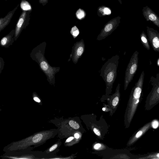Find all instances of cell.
<instances>
[{
    "mask_svg": "<svg viewBox=\"0 0 159 159\" xmlns=\"http://www.w3.org/2000/svg\"><path fill=\"white\" fill-rule=\"evenodd\" d=\"M15 30H12L7 34L3 37L1 40L0 45L5 48H9L15 41Z\"/></svg>",
    "mask_w": 159,
    "mask_h": 159,
    "instance_id": "obj_12",
    "label": "cell"
},
{
    "mask_svg": "<svg viewBox=\"0 0 159 159\" xmlns=\"http://www.w3.org/2000/svg\"><path fill=\"white\" fill-rule=\"evenodd\" d=\"M31 11H22L16 24L14 35L15 41H16L23 29L29 24Z\"/></svg>",
    "mask_w": 159,
    "mask_h": 159,
    "instance_id": "obj_6",
    "label": "cell"
},
{
    "mask_svg": "<svg viewBox=\"0 0 159 159\" xmlns=\"http://www.w3.org/2000/svg\"><path fill=\"white\" fill-rule=\"evenodd\" d=\"M70 33L74 39L76 38L80 34L79 29L76 25H74L71 29Z\"/></svg>",
    "mask_w": 159,
    "mask_h": 159,
    "instance_id": "obj_21",
    "label": "cell"
},
{
    "mask_svg": "<svg viewBox=\"0 0 159 159\" xmlns=\"http://www.w3.org/2000/svg\"><path fill=\"white\" fill-rule=\"evenodd\" d=\"M139 52L135 51L132 56L128 64L125 73L124 90L127 89L129 84L132 80L138 66Z\"/></svg>",
    "mask_w": 159,
    "mask_h": 159,
    "instance_id": "obj_5",
    "label": "cell"
},
{
    "mask_svg": "<svg viewBox=\"0 0 159 159\" xmlns=\"http://www.w3.org/2000/svg\"><path fill=\"white\" fill-rule=\"evenodd\" d=\"M121 0H118L119 1V2H120V3L121 4H122V1H121Z\"/></svg>",
    "mask_w": 159,
    "mask_h": 159,
    "instance_id": "obj_31",
    "label": "cell"
},
{
    "mask_svg": "<svg viewBox=\"0 0 159 159\" xmlns=\"http://www.w3.org/2000/svg\"><path fill=\"white\" fill-rule=\"evenodd\" d=\"M149 83L152 86V88L148 98L152 105L159 100V72L155 76H152L151 77Z\"/></svg>",
    "mask_w": 159,
    "mask_h": 159,
    "instance_id": "obj_8",
    "label": "cell"
},
{
    "mask_svg": "<svg viewBox=\"0 0 159 159\" xmlns=\"http://www.w3.org/2000/svg\"><path fill=\"white\" fill-rule=\"evenodd\" d=\"M5 0V1H7V0Z\"/></svg>",
    "mask_w": 159,
    "mask_h": 159,
    "instance_id": "obj_34",
    "label": "cell"
},
{
    "mask_svg": "<svg viewBox=\"0 0 159 159\" xmlns=\"http://www.w3.org/2000/svg\"><path fill=\"white\" fill-rule=\"evenodd\" d=\"M120 84H118L116 89L115 93L111 96L109 105L111 110L116 109L120 98Z\"/></svg>",
    "mask_w": 159,
    "mask_h": 159,
    "instance_id": "obj_14",
    "label": "cell"
},
{
    "mask_svg": "<svg viewBox=\"0 0 159 159\" xmlns=\"http://www.w3.org/2000/svg\"><path fill=\"white\" fill-rule=\"evenodd\" d=\"M141 42L143 46L147 50H150V46L148 38L144 31H143L140 35Z\"/></svg>",
    "mask_w": 159,
    "mask_h": 159,
    "instance_id": "obj_17",
    "label": "cell"
},
{
    "mask_svg": "<svg viewBox=\"0 0 159 159\" xmlns=\"http://www.w3.org/2000/svg\"><path fill=\"white\" fill-rule=\"evenodd\" d=\"M148 40L153 50L159 52V33L153 28L147 26Z\"/></svg>",
    "mask_w": 159,
    "mask_h": 159,
    "instance_id": "obj_10",
    "label": "cell"
},
{
    "mask_svg": "<svg viewBox=\"0 0 159 159\" xmlns=\"http://www.w3.org/2000/svg\"><path fill=\"white\" fill-rule=\"evenodd\" d=\"M105 108H102V110L104 111H105Z\"/></svg>",
    "mask_w": 159,
    "mask_h": 159,
    "instance_id": "obj_32",
    "label": "cell"
},
{
    "mask_svg": "<svg viewBox=\"0 0 159 159\" xmlns=\"http://www.w3.org/2000/svg\"><path fill=\"white\" fill-rule=\"evenodd\" d=\"M75 15L77 18L80 20L83 19L86 15L84 11L81 8L79 9L76 11Z\"/></svg>",
    "mask_w": 159,
    "mask_h": 159,
    "instance_id": "obj_20",
    "label": "cell"
},
{
    "mask_svg": "<svg viewBox=\"0 0 159 159\" xmlns=\"http://www.w3.org/2000/svg\"><path fill=\"white\" fill-rule=\"evenodd\" d=\"M69 125L70 127L75 129H78L79 128V125L75 121L70 120L69 121Z\"/></svg>",
    "mask_w": 159,
    "mask_h": 159,
    "instance_id": "obj_22",
    "label": "cell"
},
{
    "mask_svg": "<svg viewBox=\"0 0 159 159\" xmlns=\"http://www.w3.org/2000/svg\"><path fill=\"white\" fill-rule=\"evenodd\" d=\"M151 125L153 128L156 129L159 125V123L157 120H154L152 121Z\"/></svg>",
    "mask_w": 159,
    "mask_h": 159,
    "instance_id": "obj_23",
    "label": "cell"
},
{
    "mask_svg": "<svg viewBox=\"0 0 159 159\" xmlns=\"http://www.w3.org/2000/svg\"><path fill=\"white\" fill-rule=\"evenodd\" d=\"M151 124L148 123L141 128L129 141L128 144L131 145L138 140L150 128Z\"/></svg>",
    "mask_w": 159,
    "mask_h": 159,
    "instance_id": "obj_15",
    "label": "cell"
},
{
    "mask_svg": "<svg viewBox=\"0 0 159 159\" xmlns=\"http://www.w3.org/2000/svg\"><path fill=\"white\" fill-rule=\"evenodd\" d=\"M158 64L159 65V61H158Z\"/></svg>",
    "mask_w": 159,
    "mask_h": 159,
    "instance_id": "obj_33",
    "label": "cell"
},
{
    "mask_svg": "<svg viewBox=\"0 0 159 159\" xmlns=\"http://www.w3.org/2000/svg\"><path fill=\"white\" fill-rule=\"evenodd\" d=\"M4 65V61L2 58L0 57V74H1L3 69Z\"/></svg>",
    "mask_w": 159,
    "mask_h": 159,
    "instance_id": "obj_24",
    "label": "cell"
},
{
    "mask_svg": "<svg viewBox=\"0 0 159 159\" xmlns=\"http://www.w3.org/2000/svg\"><path fill=\"white\" fill-rule=\"evenodd\" d=\"M75 137L76 139H78L79 137V135L78 133H76L74 134Z\"/></svg>",
    "mask_w": 159,
    "mask_h": 159,
    "instance_id": "obj_30",
    "label": "cell"
},
{
    "mask_svg": "<svg viewBox=\"0 0 159 159\" xmlns=\"http://www.w3.org/2000/svg\"><path fill=\"white\" fill-rule=\"evenodd\" d=\"M20 5L22 11H32V7L28 1L25 0H22Z\"/></svg>",
    "mask_w": 159,
    "mask_h": 159,
    "instance_id": "obj_19",
    "label": "cell"
},
{
    "mask_svg": "<svg viewBox=\"0 0 159 159\" xmlns=\"http://www.w3.org/2000/svg\"><path fill=\"white\" fill-rule=\"evenodd\" d=\"M119 58V55L113 56L102 65L101 69L100 76L105 82L107 95L111 93L113 84L116 77Z\"/></svg>",
    "mask_w": 159,
    "mask_h": 159,
    "instance_id": "obj_4",
    "label": "cell"
},
{
    "mask_svg": "<svg viewBox=\"0 0 159 159\" xmlns=\"http://www.w3.org/2000/svg\"><path fill=\"white\" fill-rule=\"evenodd\" d=\"M46 43L44 41L34 48L30 57L39 65L40 69L46 76L47 80L52 85H55V75L60 71L59 67H52L49 64L45 57Z\"/></svg>",
    "mask_w": 159,
    "mask_h": 159,
    "instance_id": "obj_2",
    "label": "cell"
},
{
    "mask_svg": "<svg viewBox=\"0 0 159 159\" xmlns=\"http://www.w3.org/2000/svg\"><path fill=\"white\" fill-rule=\"evenodd\" d=\"M93 131L95 134L98 136H100L101 135L100 131L99 130L96 128H94Z\"/></svg>",
    "mask_w": 159,
    "mask_h": 159,
    "instance_id": "obj_27",
    "label": "cell"
},
{
    "mask_svg": "<svg viewBox=\"0 0 159 159\" xmlns=\"http://www.w3.org/2000/svg\"><path fill=\"white\" fill-rule=\"evenodd\" d=\"M58 133L57 129H52L37 132L29 137L14 142L5 147L3 151L8 152L23 151L31 149L44 143L47 140L54 137Z\"/></svg>",
    "mask_w": 159,
    "mask_h": 159,
    "instance_id": "obj_1",
    "label": "cell"
},
{
    "mask_svg": "<svg viewBox=\"0 0 159 159\" xmlns=\"http://www.w3.org/2000/svg\"><path fill=\"white\" fill-rule=\"evenodd\" d=\"M120 19L121 17L118 16L108 22L98 35L97 40L98 41L102 40L110 35L119 25L120 22Z\"/></svg>",
    "mask_w": 159,
    "mask_h": 159,
    "instance_id": "obj_7",
    "label": "cell"
},
{
    "mask_svg": "<svg viewBox=\"0 0 159 159\" xmlns=\"http://www.w3.org/2000/svg\"><path fill=\"white\" fill-rule=\"evenodd\" d=\"M61 145L60 141H58L53 144L52 146L49 147L47 150L44 151L46 154H51L53 155L55 154L56 152H57V150Z\"/></svg>",
    "mask_w": 159,
    "mask_h": 159,
    "instance_id": "obj_18",
    "label": "cell"
},
{
    "mask_svg": "<svg viewBox=\"0 0 159 159\" xmlns=\"http://www.w3.org/2000/svg\"><path fill=\"white\" fill-rule=\"evenodd\" d=\"M144 76V72L143 71L131 90L125 115V122L126 126L129 125L139 103L142 92Z\"/></svg>",
    "mask_w": 159,
    "mask_h": 159,
    "instance_id": "obj_3",
    "label": "cell"
},
{
    "mask_svg": "<svg viewBox=\"0 0 159 159\" xmlns=\"http://www.w3.org/2000/svg\"><path fill=\"white\" fill-rule=\"evenodd\" d=\"M19 6L18 4L12 10L10 11L4 17L0 18V32L3 30L10 23L11 20Z\"/></svg>",
    "mask_w": 159,
    "mask_h": 159,
    "instance_id": "obj_13",
    "label": "cell"
},
{
    "mask_svg": "<svg viewBox=\"0 0 159 159\" xmlns=\"http://www.w3.org/2000/svg\"><path fill=\"white\" fill-rule=\"evenodd\" d=\"M33 99L34 100L37 102L40 103L41 102L40 99L37 96L35 93H33Z\"/></svg>",
    "mask_w": 159,
    "mask_h": 159,
    "instance_id": "obj_25",
    "label": "cell"
},
{
    "mask_svg": "<svg viewBox=\"0 0 159 159\" xmlns=\"http://www.w3.org/2000/svg\"><path fill=\"white\" fill-rule=\"evenodd\" d=\"M143 14L147 21H150L159 28V17L149 7L146 6L142 9Z\"/></svg>",
    "mask_w": 159,
    "mask_h": 159,
    "instance_id": "obj_11",
    "label": "cell"
},
{
    "mask_svg": "<svg viewBox=\"0 0 159 159\" xmlns=\"http://www.w3.org/2000/svg\"><path fill=\"white\" fill-rule=\"evenodd\" d=\"M74 138L72 137H71L69 138L66 141V142H68L72 140Z\"/></svg>",
    "mask_w": 159,
    "mask_h": 159,
    "instance_id": "obj_29",
    "label": "cell"
},
{
    "mask_svg": "<svg viewBox=\"0 0 159 159\" xmlns=\"http://www.w3.org/2000/svg\"><path fill=\"white\" fill-rule=\"evenodd\" d=\"M97 13L99 16L109 15L111 14V10L108 7L102 6L98 8Z\"/></svg>",
    "mask_w": 159,
    "mask_h": 159,
    "instance_id": "obj_16",
    "label": "cell"
},
{
    "mask_svg": "<svg viewBox=\"0 0 159 159\" xmlns=\"http://www.w3.org/2000/svg\"><path fill=\"white\" fill-rule=\"evenodd\" d=\"M85 50V44L84 40L81 39L80 41L74 43L72 47V52L70 54V58L68 61L71 59L73 62L76 64L80 58L82 56Z\"/></svg>",
    "mask_w": 159,
    "mask_h": 159,
    "instance_id": "obj_9",
    "label": "cell"
},
{
    "mask_svg": "<svg viewBox=\"0 0 159 159\" xmlns=\"http://www.w3.org/2000/svg\"><path fill=\"white\" fill-rule=\"evenodd\" d=\"M39 2L43 6H45L48 2V0H39Z\"/></svg>",
    "mask_w": 159,
    "mask_h": 159,
    "instance_id": "obj_26",
    "label": "cell"
},
{
    "mask_svg": "<svg viewBox=\"0 0 159 159\" xmlns=\"http://www.w3.org/2000/svg\"><path fill=\"white\" fill-rule=\"evenodd\" d=\"M101 146V145L99 143H97L95 144L94 147L95 149H98Z\"/></svg>",
    "mask_w": 159,
    "mask_h": 159,
    "instance_id": "obj_28",
    "label": "cell"
}]
</instances>
